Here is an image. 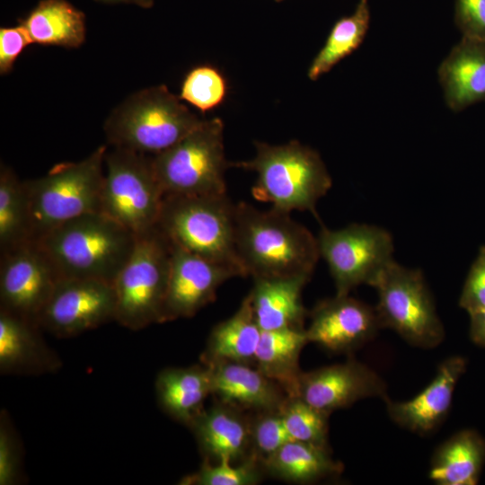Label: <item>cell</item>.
<instances>
[{"instance_id": "6da1fadb", "label": "cell", "mask_w": 485, "mask_h": 485, "mask_svg": "<svg viewBox=\"0 0 485 485\" xmlns=\"http://www.w3.org/2000/svg\"><path fill=\"white\" fill-rule=\"evenodd\" d=\"M234 242L246 277L253 278H312L321 258L317 236L289 212L262 211L243 201L235 204Z\"/></svg>"}, {"instance_id": "7a4b0ae2", "label": "cell", "mask_w": 485, "mask_h": 485, "mask_svg": "<svg viewBox=\"0 0 485 485\" xmlns=\"http://www.w3.org/2000/svg\"><path fill=\"white\" fill-rule=\"evenodd\" d=\"M137 234L101 212L68 220L35 240L61 278L113 283L129 259Z\"/></svg>"}, {"instance_id": "3957f363", "label": "cell", "mask_w": 485, "mask_h": 485, "mask_svg": "<svg viewBox=\"0 0 485 485\" xmlns=\"http://www.w3.org/2000/svg\"><path fill=\"white\" fill-rule=\"evenodd\" d=\"M254 145L253 158L230 162V167L257 174L252 196L282 211H308L321 222L316 205L331 190L332 180L319 153L296 140L278 146L259 141Z\"/></svg>"}, {"instance_id": "277c9868", "label": "cell", "mask_w": 485, "mask_h": 485, "mask_svg": "<svg viewBox=\"0 0 485 485\" xmlns=\"http://www.w3.org/2000/svg\"><path fill=\"white\" fill-rule=\"evenodd\" d=\"M164 84L150 86L125 98L103 124L107 143L149 155L180 141L201 122Z\"/></svg>"}, {"instance_id": "5b68a950", "label": "cell", "mask_w": 485, "mask_h": 485, "mask_svg": "<svg viewBox=\"0 0 485 485\" xmlns=\"http://www.w3.org/2000/svg\"><path fill=\"white\" fill-rule=\"evenodd\" d=\"M234 212L227 193L166 195L157 226L172 244L246 277L235 250Z\"/></svg>"}, {"instance_id": "8992f818", "label": "cell", "mask_w": 485, "mask_h": 485, "mask_svg": "<svg viewBox=\"0 0 485 485\" xmlns=\"http://www.w3.org/2000/svg\"><path fill=\"white\" fill-rule=\"evenodd\" d=\"M106 145L77 162L54 165L45 175L24 181L33 240L82 215L101 212Z\"/></svg>"}, {"instance_id": "52a82bcc", "label": "cell", "mask_w": 485, "mask_h": 485, "mask_svg": "<svg viewBox=\"0 0 485 485\" xmlns=\"http://www.w3.org/2000/svg\"><path fill=\"white\" fill-rule=\"evenodd\" d=\"M172 243L158 226L137 234L129 259L113 281L115 322L132 331L163 322Z\"/></svg>"}, {"instance_id": "ba28073f", "label": "cell", "mask_w": 485, "mask_h": 485, "mask_svg": "<svg viewBox=\"0 0 485 485\" xmlns=\"http://www.w3.org/2000/svg\"><path fill=\"white\" fill-rule=\"evenodd\" d=\"M153 165L166 195L226 194L224 123L220 118L203 119L168 149L152 155Z\"/></svg>"}, {"instance_id": "9c48e42d", "label": "cell", "mask_w": 485, "mask_h": 485, "mask_svg": "<svg viewBox=\"0 0 485 485\" xmlns=\"http://www.w3.org/2000/svg\"><path fill=\"white\" fill-rule=\"evenodd\" d=\"M163 197L152 155L119 147L108 148L101 213L140 234L157 226Z\"/></svg>"}, {"instance_id": "30bf717a", "label": "cell", "mask_w": 485, "mask_h": 485, "mask_svg": "<svg viewBox=\"0 0 485 485\" xmlns=\"http://www.w3.org/2000/svg\"><path fill=\"white\" fill-rule=\"evenodd\" d=\"M377 292L375 307L381 328H389L409 344L437 347L445 332L423 272L393 260L373 286Z\"/></svg>"}, {"instance_id": "8fae6325", "label": "cell", "mask_w": 485, "mask_h": 485, "mask_svg": "<svg viewBox=\"0 0 485 485\" xmlns=\"http://www.w3.org/2000/svg\"><path fill=\"white\" fill-rule=\"evenodd\" d=\"M317 242L340 295L361 285L373 287L395 260L392 234L375 225L354 223L340 229L322 225Z\"/></svg>"}, {"instance_id": "7c38bea8", "label": "cell", "mask_w": 485, "mask_h": 485, "mask_svg": "<svg viewBox=\"0 0 485 485\" xmlns=\"http://www.w3.org/2000/svg\"><path fill=\"white\" fill-rule=\"evenodd\" d=\"M60 279L36 241L1 251L0 309L37 322Z\"/></svg>"}, {"instance_id": "4fadbf2b", "label": "cell", "mask_w": 485, "mask_h": 485, "mask_svg": "<svg viewBox=\"0 0 485 485\" xmlns=\"http://www.w3.org/2000/svg\"><path fill=\"white\" fill-rule=\"evenodd\" d=\"M112 283L92 278H61L37 322L58 338H69L115 320Z\"/></svg>"}, {"instance_id": "5bb4252c", "label": "cell", "mask_w": 485, "mask_h": 485, "mask_svg": "<svg viewBox=\"0 0 485 485\" xmlns=\"http://www.w3.org/2000/svg\"><path fill=\"white\" fill-rule=\"evenodd\" d=\"M235 277L241 276L233 268L172 243L163 322L194 316L215 300L223 283Z\"/></svg>"}, {"instance_id": "9a60e30c", "label": "cell", "mask_w": 485, "mask_h": 485, "mask_svg": "<svg viewBox=\"0 0 485 485\" xmlns=\"http://www.w3.org/2000/svg\"><path fill=\"white\" fill-rule=\"evenodd\" d=\"M313 407L331 414L356 401L378 397L388 398L387 385L368 366L355 359L303 372L296 394Z\"/></svg>"}, {"instance_id": "2e32d148", "label": "cell", "mask_w": 485, "mask_h": 485, "mask_svg": "<svg viewBox=\"0 0 485 485\" xmlns=\"http://www.w3.org/2000/svg\"><path fill=\"white\" fill-rule=\"evenodd\" d=\"M309 316L305 329L309 342L333 353L356 350L381 329L375 307L349 295H335L318 302Z\"/></svg>"}, {"instance_id": "e0dca14e", "label": "cell", "mask_w": 485, "mask_h": 485, "mask_svg": "<svg viewBox=\"0 0 485 485\" xmlns=\"http://www.w3.org/2000/svg\"><path fill=\"white\" fill-rule=\"evenodd\" d=\"M467 360L461 356L445 359L432 381L416 396L404 401L384 400L390 419L399 427L426 436L435 431L446 418L454 392L465 373Z\"/></svg>"}, {"instance_id": "ac0fdd59", "label": "cell", "mask_w": 485, "mask_h": 485, "mask_svg": "<svg viewBox=\"0 0 485 485\" xmlns=\"http://www.w3.org/2000/svg\"><path fill=\"white\" fill-rule=\"evenodd\" d=\"M212 375V395L237 410H279L288 398L283 388L251 365L220 361L207 365Z\"/></svg>"}, {"instance_id": "d6986e66", "label": "cell", "mask_w": 485, "mask_h": 485, "mask_svg": "<svg viewBox=\"0 0 485 485\" xmlns=\"http://www.w3.org/2000/svg\"><path fill=\"white\" fill-rule=\"evenodd\" d=\"M42 329L31 320L0 309V372L2 375H41L62 366L45 343Z\"/></svg>"}, {"instance_id": "ffe728a7", "label": "cell", "mask_w": 485, "mask_h": 485, "mask_svg": "<svg viewBox=\"0 0 485 485\" xmlns=\"http://www.w3.org/2000/svg\"><path fill=\"white\" fill-rule=\"evenodd\" d=\"M192 429L205 458L216 463H241L251 454V422L239 410L220 403L203 410Z\"/></svg>"}, {"instance_id": "44dd1931", "label": "cell", "mask_w": 485, "mask_h": 485, "mask_svg": "<svg viewBox=\"0 0 485 485\" xmlns=\"http://www.w3.org/2000/svg\"><path fill=\"white\" fill-rule=\"evenodd\" d=\"M437 75L451 110L485 102V42L462 37L441 62Z\"/></svg>"}, {"instance_id": "7402d4cb", "label": "cell", "mask_w": 485, "mask_h": 485, "mask_svg": "<svg viewBox=\"0 0 485 485\" xmlns=\"http://www.w3.org/2000/svg\"><path fill=\"white\" fill-rule=\"evenodd\" d=\"M310 279L305 276L253 278L249 295L261 331L304 328L309 313L303 304L302 292Z\"/></svg>"}, {"instance_id": "603a6c76", "label": "cell", "mask_w": 485, "mask_h": 485, "mask_svg": "<svg viewBox=\"0 0 485 485\" xmlns=\"http://www.w3.org/2000/svg\"><path fill=\"white\" fill-rule=\"evenodd\" d=\"M158 403L175 420L190 426L212 395L210 367L205 364L162 370L155 380Z\"/></svg>"}, {"instance_id": "cb8c5ba5", "label": "cell", "mask_w": 485, "mask_h": 485, "mask_svg": "<svg viewBox=\"0 0 485 485\" xmlns=\"http://www.w3.org/2000/svg\"><path fill=\"white\" fill-rule=\"evenodd\" d=\"M485 463V438L463 429L440 444L429 467V479L438 485H476Z\"/></svg>"}, {"instance_id": "d4e9b609", "label": "cell", "mask_w": 485, "mask_h": 485, "mask_svg": "<svg viewBox=\"0 0 485 485\" xmlns=\"http://www.w3.org/2000/svg\"><path fill=\"white\" fill-rule=\"evenodd\" d=\"M307 343L309 340L304 328L262 331L254 366L278 383L288 397H295L303 373L299 357Z\"/></svg>"}, {"instance_id": "484cf974", "label": "cell", "mask_w": 485, "mask_h": 485, "mask_svg": "<svg viewBox=\"0 0 485 485\" xmlns=\"http://www.w3.org/2000/svg\"><path fill=\"white\" fill-rule=\"evenodd\" d=\"M261 331L248 294L231 317L212 329L201 359L203 364L230 361L254 366Z\"/></svg>"}, {"instance_id": "4316f807", "label": "cell", "mask_w": 485, "mask_h": 485, "mask_svg": "<svg viewBox=\"0 0 485 485\" xmlns=\"http://www.w3.org/2000/svg\"><path fill=\"white\" fill-rule=\"evenodd\" d=\"M21 24L33 44L77 48L85 41L84 14L66 0L41 1Z\"/></svg>"}, {"instance_id": "83f0119b", "label": "cell", "mask_w": 485, "mask_h": 485, "mask_svg": "<svg viewBox=\"0 0 485 485\" xmlns=\"http://www.w3.org/2000/svg\"><path fill=\"white\" fill-rule=\"evenodd\" d=\"M266 472L291 482L310 483L340 475L343 465L330 449L290 440L261 462Z\"/></svg>"}, {"instance_id": "f1b7e54d", "label": "cell", "mask_w": 485, "mask_h": 485, "mask_svg": "<svg viewBox=\"0 0 485 485\" xmlns=\"http://www.w3.org/2000/svg\"><path fill=\"white\" fill-rule=\"evenodd\" d=\"M369 24L368 0H359L351 14L340 18L333 24L324 45L308 68L309 79L318 80L357 50L366 36Z\"/></svg>"}, {"instance_id": "f546056e", "label": "cell", "mask_w": 485, "mask_h": 485, "mask_svg": "<svg viewBox=\"0 0 485 485\" xmlns=\"http://www.w3.org/2000/svg\"><path fill=\"white\" fill-rule=\"evenodd\" d=\"M34 241L24 181L9 166H0V251Z\"/></svg>"}, {"instance_id": "4dcf8cb0", "label": "cell", "mask_w": 485, "mask_h": 485, "mask_svg": "<svg viewBox=\"0 0 485 485\" xmlns=\"http://www.w3.org/2000/svg\"><path fill=\"white\" fill-rule=\"evenodd\" d=\"M264 467L253 454L241 463L204 459L199 469L180 481L182 485H254L261 481Z\"/></svg>"}, {"instance_id": "1f68e13d", "label": "cell", "mask_w": 485, "mask_h": 485, "mask_svg": "<svg viewBox=\"0 0 485 485\" xmlns=\"http://www.w3.org/2000/svg\"><path fill=\"white\" fill-rule=\"evenodd\" d=\"M279 411L293 440L330 449L329 413L313 407L299 397H288Z\"/></svg>"}, {"instance_id": "d6a6232c", "label": "cell", "mask_w": 485, "mask_h": 485, "mask_svg": "<svg viewBox=\"0 0 485 485\" xmlns=\"http://www.w3.org/2000/svg\"><path fill=\"white\" fill-rule=\"evenodd\" d=\"M227 83L221 72L208 65L197 66L184 76L180 89V99L200 112L218 107L225 99Z\"/></svg>"}, {"instance_id": "836d02e7", "label": "cell", "mask_w": 485, "mask_h": 485, "mask_svg": "<svg viewBox=\"0 0 485 485\" xmlns=\"http://www.w3.org/2000/svg\"><path fill=\"white\" fill-rule=\"evenodd\" d=\"M290 440L279 410L260 412L251 422V454L261 462Z\"/></svg>"}, {"instance_id": "e575fe53", "label": "cell", "mask_w": 485, "mask_h": 485, "mask_svg": "<svg viewBox=\"0 0 485 485\" xmlns=\"http://www.w3.org/2000/svg\"><path fill=\"white\" fill-rule=\"evenodd\" d=\"M22 478V454L4 410L0 418V485H14Z\"/></svg>"}, {"instance_id": "d590c367", "label": "cell", "mask_w": 485, "mask_h": 485, "mask_svg": "<svg viewBox=\"0 0 485 485\" xmlns=\"http://www.w3.org/2000/svg\"><path fill=\"white\" fill-rule=\"evenodd\" d=\"M458 304L469 316L485 310V244L479 248L468 270Z\"/></svg>"}, {"instance_id": "8d00e7d4", "label": "cell", "mask_w": 485, "mask_h": 485, "mask_svg": "<svg viewBox=\"0 0 485 485\" xmlns=\"http://www.w3.org/2000/svg\"><path fill=\"white\" fill-rule=\"evenodd\" d=\"M454 21L463 38L485 42V0H455Z\"/></svg>"}, {"instance_id": "74e56055", "label": "cell", "mask_w": 485, "mask_h": 485, "mask_svg": "<svg viewBox=\"0 0 485 485\" xmlns=\"http://www.w3.org/2000/svg\"><path fill=\"white\" fill-rule=\"evenodd\" d=\"M32 43L22 24L0 29V75H6L13 68L20 55Z\"/></svg>"}, {"instance_id": "f35d334b", "label": "cell", "mask_w": 485, "mask_h": 485, "mask_svg": "<svg viewBox=\"0 0 485 485\" xmlns=\"http://www.w3.org/2000/svg\"><path fill=\"white\" fill-rule=\"evenodd\" d=\"M469 335L474 344L485 348V310L470 315Z\"/></svg>"}, {"instance_id": "ab89813d", "label": "cell", "mask_w": 485, "mask_h": 485, "mask_svg": "<svg viewBox=\"0 0 485 485\" xmlns=\"http://www.w3.org/2000/svg\"><path fill=\"white\" fill-rule=\"evenodd\" d=\"M104 3H130L136 4L144 7H148L153 4L154 0H96Z\"/></svg>"}, {"instance_id": "60d3db41", "label": "cell", "mask_w": 485, "mask_h": 485, "mask_svg": "<svg viewBox=\"0 0 485 485\" xmlns=\"http://www.w3.org/2000/svg\"><path fill=\"white\" fill-rule=\"evenodd\" d=\"M275 1H277V2H280V1H282V0H275Z\"/></svg>"}]
</instances>
